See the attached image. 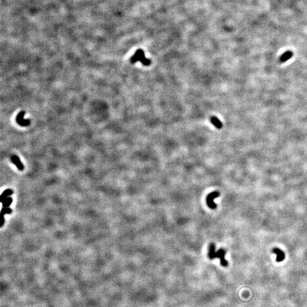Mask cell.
<instances>
[{"label":"cell","instance_id":"cell-1","mask_svg":"<svg viewBox=\"0 0 307 307\" xmlns=\"http://www.w3.org/2000/svg\"><path fill=\"white\" fill-rule=\"evenodd\" d=\"M219 195H220V193L219 192L214 191V192H211L207 196L206 201H207V205L209 208L212 209H215L217 208V205L214 202V200L216 198L219 197Z\"/></svg>","mask_w":307,"mask_h":307},{"label":"cell","instance_id":"cell-2","mask_svg":"<svg viewBox=\"0 0 307 307\" xmlns=\"http://www.w3.org/2000/svg\"><path fill=\"white\" fill-rule=\"evenodd\" d=\"M25 112L22 111L19 112L16 117V121L17 124L21 126H27L30 124L29 120H25L24 116L25 115Z\"/></svg>","mask_w":307,"mask_h":307},{"label":"cell","instance_id":"cell-3","mask_svg":"<svg viewBox=\"0 0 307 307\" xmlns=\"http://www.w3.org/2000/svg\"><path fill=\"white\" fill-rule=\"evenodd\" d=\"M144 53L142 49H138L136 51L134 55L132 56L130 59V62L134 64L138 61H140L143 58H144Z\"/></svg>","mask_w":307,"mask_h":307},{"label":"cell","instance_id":"cell-4","mask_svg":"<svg viewBox=\"0 0 307 307\" xmlns=\"http://www.w3.org/2000/svg\"><path fill=\"white\" fill-rule=\"evenodd\" d=\"M225 254H226V251L223 249H220L217 252H216V258H219L221 265L223 267H226L228 265L227 261L225 258Z\"/></svg>","mask_w":307,"mask_h":307},{"label":"cell","instance_id":"cell-5","mask_svg":"<svg viewBox=\"0 0 307 307\" xmlns=\"http://www.w3.org/2000/svg\"><path fill=\"white\" fill-rule=\"evenodd\" d=\"M272 252L276 254V262H280L284 261L285 258V254L282 250H281L279 248H274L272 250Z\"/></svg>","mask_w":307,"mask_h":307},{"label":"cell","instance_id":"cell-6","mask_svg":"<svg viewBox=\"0 0 307 307\" xmlns=\"http://www.w3.org/2000/svg\"><path fill=\"white\" fill-rule=\"evenodd\" d=\"M11 160L12 161V162L16 166V167L20 171H22L24 169V166L23 165L21 161H20L19 158L18 157H17V155H14L11 157Z\"/></svg>","mask_w":307,"mask_h":307},{"label":"cell","instance_id":"cell-7","mask_svg":"<svg viewBox=\"0 0 307 307\" xmlns=\"http://www.w3.org/2000/svg\"><path fill=\"white\" fill-rule=\"evenodd\" d=\"M216 246L214 243H210L209 246V249H208V257L210 260H213L216 258Z\"/></svg>","mask_w":307,"mask_h":307},{"label":"cell","instance_id":"cell-8","mask_svg":"<svg viewBox=\"0 0 307 307\" xmlns=\"http://www.w3.org/2000/svg\"><path fill=\"white\" fill-rule=\"evenodd\" d=\"M293 56V52L291 51H288L286 52H284L280 58V62L281 63L285 62L287 60H288L290 58H291Z\"/></svg>","mask_w":307,"mask_h":307},{"label":"cell","instance_id":"cell-9","mask_svg":"<svg viewBox=\"0 0 307 307\" xmlns=\"http://www.w3.org/2000/svg\"><path fill=\"white\" fill-rule=\"evenodd\" d=\"M13 193V190L10 189H6V190L4 191L3 192V193L1 194V197H0V200H1V202L2 203L3 201L6 198L8 197L9 196L11 195Z\"/></svg>","mask_w":307,"mask_h":307},{"label":"cell","instance_id":"cell-10","mask_svg":"<svg viewBox=\"0 0 307 307\" xmlns=\"http://www.w3.org/2000/svg\"><path fill=\"white\" fill-rule=\"evenodd\" d=\"M211 122L212 123V124L216 126L217 129H221L222 126V124L221 123V122L219 121V120L216 117H212L211 118Z\"/></svg>","mask_w":307,"mask_h":307},{"label":"cell","instance_id":"cell-11","mask_svg":"<svg viewBox=\"0 0 307 307\" xmlns=\"http://www.w3.org/2000/svg\"><path fill=\"white\" fill-rule=\"evenodd\" d=\"M13 202V199L10 197H8L7 198H6L3 201V202L2 203V207H4V208H9L10 205Z\"/></svg>","mask_w":307,"mask_h":307},{"label":"cell","instance_id":"cell-12","mask_svg":"<svg viewBox=\"0 0 307 307\" xmlns=\"http://www.w3.org/2000/svg\"><path fill=\"white\" fill-rule=\"evenodd\" d=\"M11 212H12V210L9 207V208L2 207L1 211V215L2 216H4L7 214H10Z\"/></svg>","mask_w":307,"mask_h":307},{"label":"cell","instance_id":"cell-13","mask_svg":"<svg viewBox=\"0 0 307 307\" xmlns=\"http://www.w3.org/2000/svg\"><path fill=\"white\" fill-rule=\"evenodd\" d=\"M144 66H148L151 63V60L148 59H147L145 57L144 58H143L140 61Z\"/></svg>","mask_w":307,"mask_h":307},{"label":"cell","instance_id":"cell-14","mask_svg":"<svg viewBox=\"0 0 307 307\" xmlns=\"http://www.w3.org/2000/svg\"><path fill=\"white\" fill-rule=\"evenodd\" d=\"M1 217H2V219H1V221H0V222H1V225H0V226H1V227H2V226L4 225V223H5L4 216L1 215Z\"/></svg>","mask_w":307,"mask_h":307}]
</instances>
